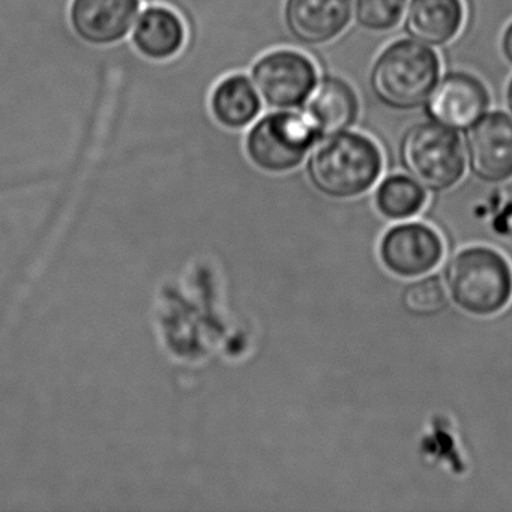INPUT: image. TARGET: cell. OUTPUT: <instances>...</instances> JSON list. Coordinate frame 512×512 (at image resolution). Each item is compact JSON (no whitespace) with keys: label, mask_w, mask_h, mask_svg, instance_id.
<instances>
[{"label":"cell","mask_w":512,"mask_h":512,"mask_svg":"<svg viewBox=\"0 0 512 512\" xmlns=\"http://www.w3.org/2000/svg\"><path fill=\"white\" fill-rule=\"evenodd\" d=\"M308 178L329 199L350 200L376 185L382 154L373 140L355 133L323 137L307 164Z\"/></svg>","instance_id":"cell-1"},{"label":"cell","mask_w":512,"mask_h":512,"mask_svg":"<svg viewBox=\"0 0 512 512\" xmlns=\"http://www.w3.org/2000/svg\"><path fill=\"white\" fill-rule=\"evenodd\" d=\"M443 283L455 307L470 316H496L512 301L511 263L484 245L458 251L445 266Z\"/></svg>","instance_id":"cell-2"},{"label":"cell","mask_w":512,"mask_h":512,"mask_svg":"<svg viewBox=\"0 0 512 512\" xmlns=\"http://www.w3.org/2000/svg\"><path fill=\"white\" fill-rule=\"evenodd\" d=\"M439 71V58L433 50L415 41H397L374 62L371 91L391 109H416L436 88Z\"/></svg>","instance_id":"cell-3"},{"label":"cell","mask_w":512,"mask_h":512,"mask_svg":"<svg viewBox=\"0 0 512 512\" xmlns=\"http://www.w3.org/2000/svg\"><path fill=\"white\" fill-rule=\"evenodd\" d=\"M403 169L431 193L451 190L464 175L466 158L460 137L437 122H419L400 142Z\"/></svg>","instance_id":"cell-4"},{"label":"cell","mask_w":512,"mask_h":512,"mask_svg":"<svg viewBox=\"0 0 512 512\" xmlns=\"http://www.w3.org/2000/svg\"><path fill=\"white\" fill-rule=\"evenodd\" d=\"M317 137L316 128L304 113H271L250 128L245 152L263 172H290L305 160Z\"/></svg>","instance_id":"cell-5"},{"label":"cell","mask_w":512,"mask_h":512,"mask_svg":"<svg viewBox=\"0 0 512 512\" xmlns=\"http://www.w3.org/2000/svg\"><path fill=\"white\" fill-rule=\"evenodd\" d=\"M251 79L271 109L290 110L307 103L317 85V71L307 56L275 50L253 65Z\"/></svg>","instance_id":"cell-6"},{"label":"cell","mask_w":512,"mask_h":512,"mask_svg":"<svg viewBox=\"0 0 512 512\" xmlns=\"http://www.w3.org/2000/svg\"><path fill=\"white\" fill-rule=\"evenodd\" d=\"M445 256L442 236L424 223L391 227L379 244L382 265L400 278H419L433 272Z\"/></svg>","instance_id":"cell-7"},{"label":"cell","mask_w":512,"mask_h":512,"mask_svg":"<svg viewBox=\"0 0 512 512\" xmlns=\"http://www.w3.org/2000/svg\"><path fill=\"white\" fill-rule=\"evenodd\" d=\"M466 158L479 181L502 184L512 179V119L500 112L482 116L467 131Z\"/></svg>","instance_id":"cell-8"},{"label":"cell","mask_w":512,"mask_h":512,"mask_svg":"<svg viewBox=\"0 0 512 512\" xmlns=\"http://www.w3.org/2000/svg\"><path fill=\"white\" fill-rule=\"evenodd\" d=\"M139 11L140 0H71V28L83 43L113 46L130 34Z\"/></svg>","instance_id":"cell-9"},{"label":"cell","mask_w":512,"mask_h":512,"mask_svg":"<svg viewBox=\"0 0 512 512\" xmlns=\"http://www.w3.org/2000/svg\"><path fill=\"white\" fill-rule=\"evenodd\" d=\"M488 104L487 89L476 77L452 73L431 92L427 113L431 121L443 127L464 131L485 115Z\"/></svg>","instance_id":"cell-10"},{"label":"cell","mask_w":512,"mask_h":512,"mask_svg":"<svg viewBox=\"0 0 512 512\" xmlns=\"http://www.w3.org/2000/svg\"><path fill=\"white\" fill-rule=\"evenodd\" d=\"M284 23L304 46H322L343 34L352 19V0H286Z\"/></svg>","instance_id":"cell-11"},{"label":"cell","mask_w":512,"mask_h":512,"mask_svg":"<svg viewBox=\"0 0 512 512\" xmlns=\"http://www.w3.org/2000/svg\"><path fill=\"white\" fill-rule=\"evenodd\" d=\"M304 115L319 137L343 133L358 116V98L353 89L337 77H326L307 100Z\"/></svg>","instance_id":"cell-12"},{"label":"cell","mask_w":512,"mask_h":512,"mask_svg":"<svg viewBox=\"0 0 512 512\" xmlns=\"http://www.w3.org/2000/svg\"><path fill=\"white\" fill-rule=\"evenodd\" d=\"M187 38L184 22L175 11L151 7L137 19L133 44L149 61L163 62L179 55Z\"/></svg>","instance_id":"cell-13"},{"label":"cell","mask_w":512,"mask_h":512,"mask_svg":"<svg viewBox=\"0 0 512 512\" xmlns=\"http://www.w3.org/2000/svg\"><path fill=\"white\" fill-rule=\"evenodd\" d=\"M464 8L461 0H412L404 29L427 46H443L460 32Z\"/></svg>","instance_id":"cell-14"},{"label":"cell","mask_w":512,"mask_h":512,"mask_svg":"<svg viewBox=\"0 0 512 512\" xmlns=\"http://www.w3.org/2000/svg\"><path fill=\"white\" fill-rule=\"evenodd\" d=\"M211 112L221 127L245 130L259 118L262 101L250 79L244 74H235L221 80L212 92Z\"/></svg>","instance_id":"cell-15"},{"label":"cell","mask_w":512,"mask_h":512,"mask_svg":"<svg viewBox=\"0 0 512 512\" xmlns=\"http://www.w3.org/2000/svg\"><path fill=\"white\" fill-rule=\"evenodd\" d=\"M377 211L391 221H404L416 217L427 203L425 188L410 176L392 175L382 181L376 191Z\"/></svg>","instance_id":"cell-16"},{"label":"cell","mask_w":512,"mask_h":512,"mask_svg":"<svg viewBox=\"0 0 512 512\" xmlns=\"http://www.w3.org/2000/svg\"><path fill=\"white\" fill-rule=\"evenodd\" d=\"M448 304V290L439 275L419 277L401 292V305L410 316H437L448 308Z\"/></svg>","instance_id":"cell-17"},{"label":"cell","mask_w":512,"mask_h":512,"mask_svg":"<svg viewBox=\"0 0 512 512\" xmlns=\"http://www.w3.org/2000/svg\"><path fill=\"white\" fill-rule=\"evenodd\" d=\"M406 4L407 0H356V20L368 31H389L400 22Z\"/></svg>","instance_id":"cell-18"},{"label":"cell","mask_w":512,"mask_h":512,"mask_svg":"<svg viewBox=\"0 0 512 512\" xmlns=\"http://www.w3.org/2000/svg\"><path fill=\"white\" fill-rule=\"evenodd\" d=\"M502 50L505 58L512 64V23L506 29L505 35H503Z\"/></svg>","instance_id":"cell-19"},{"label":"cell","mask_w":512,"mask_h":512,"mask_svg":"<svg viewBox=\"0 0 512 512\" xmlns=\"http://www.w3.org/2000/svg\"><path fill=\"white\" fill-rule=\"evenodd\" d=\"M508 106H509V109H511V112H512V80H511V83H509V86H508Z\"/></svg>","instance_id":"cell-20"}]
</instances>
